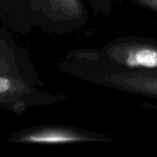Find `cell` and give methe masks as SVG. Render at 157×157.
Masks as SVG:
<instances>
[{
  "label": "cell",
  "mask_w": 157,
  "mask_h": 157,
  "mask_svg": "<svg viewBox=\"0 0 157 157\" xmlns=\"http://www.w3.org/2000/svg\"><path fill=\"white\" fill-rule=\"evenodd\" d=\"M91 10L101 16H108L112 12L115 0H86Z\"/></svg>",
  "instance_id": "52a82bcc"
},
{
  "label": "cell",
  "mask_w": 157,
  "mask_h": 157,
  "mask_svg": "<svg viewBox=\"0 0 157 157\" xmlns=\"http://www.w3.org/2000/svg\"><path fill=\"white\" fill-rule=\"evenodd\" d=\"M17 5L18 6V7L20 8L22 14H23V17H24V19H25V22H26V25H27V28L29 29V27H28V24H27V11H28V5H29V0H14Z\"/></svg>",
  "instance_id": "ba28073f"
},
{
  "label": "cell",
  "mask_w": 157,
  "mask_h": 157,
  "mask_svg": "<svg viewBox=\"0 0 157 157\" xmlns=\"http://www.w3.org/2000/svg\"><path fill=\"white\" fill-rule=\"evenodd\" d=\"M0 75H10L45 87L28 50L20 46L13 36L0 25Z\"/></svg>",
  "instance_id": "5b68a950"
},
{
  "label": "cell",
  "mask_w": 157,
  "mask_h": 157,
  "mask_svg": "<svg viewBox=\"0 0 157 157\" xmlns=\"http://www.w3.org/2000/svg\"><path fill=\"white\" fill-rule=\"evenodd\" d=\"M67 96L52 93L25 79L0 75V110L22 114L35 107H47L66 101Z\"/></svg>",
  "instance_id": "277c9868"
},
{
  "label": "cell",
  "mask_w": 157,
  "mask_h": 157,
  "mask_svg": "<svg viewBox=\"0 0 157 157\" xmlns=\"http://www.w3.org/2000/svg\"><path fill=\"white\" fill-rule=\"evenodd\" d=\"M89 18L84 0H29V29L35 27L50 35H66L83 29Z\"/></svg>",
  "instance_id": "7a4b0ae2"
},
{
  "label": "cell",
  "mask_w": 157,
  "mask_h": 157,
  "mask_svg": "<svg viewBox=\"0 0 157 157\" xmlns=\"http://www.w3.org/2000/svg\"><path fill=\"white\" fill-rule=\"evenodd\" d=\"M112 141L113 139L109 134L103 132L60 124L26 127L9 132L6 139V142L9 144L26 145H68Z\"/></svg>",
  "instance_id": "3957f363"
},
{
  "label": "cell",
  "mask_w": 157,
  "mask_h": 157,
  "mask_svg": "<svg viewBox=\"0 0 157 157\" xmlns=\"http://www.w3.org/2000/svg\"><path fill=\"white\" fill-rule=\"evenodd\" d=\"M65 60L111 71H157V40L149 37L122 36L100 48L75 49L67 52Z\"/></svg>",
  "instance_id": "6da1fadb"
},
{
  "label": "cell",
  "mask_w": 157,
  "mask_h": 157,
  "mask_svg": "<svg viewBox=\"0 0 157 157\" xmlns=\"http://www.w3.org/2000/svg\"><path fill=\"white\" fill-rule=\"evenodd\" d=\"M0 19L18 33L28 31L23 14L14 0H0Z\"/></svg>",
  "instance_id": "8992f818"
}]
</instances>
